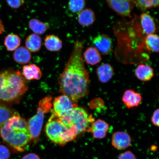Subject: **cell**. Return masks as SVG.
<instances>
[{
	"mask_svg": "<svg viewBox=\"0 0 159 159\" xmlns=\"http://www.w3.org/2000/svg\"><path fill=\"white\" fill-rule=\"evenodd\" d=\"M84 43L77 40L62 74L59 76L60 92L77 102L88 95L89 72L84 66L82 52Z\"/></svg>",
	"mask_w": 159,
	"mask_h": 159,
	"instance_id": "6da1fadb",
	"label": "cell"
},
{
	"mask_svg": "<svg viewBox=\"0 0 159 159\" xmlns=\"http://www.w3.org/2000/svg\"><path fill=\"white\" fill-rule=\"evenodd\" d=\"M0 135L4 142L19 152L25 151L32 140L27 122L17 112L0 126Z\"/></svg>",
	"mask_w": 159,
	"mask_h": 159,
	"instance_id": "7a4b0ae2",
	"label": "cell"
},
{
	"mask_svg": "<svg viewBox=\"0 0 159 159\" xmlns=\"http://www.w3.org/2000/svg\"><path fill=\"white\" fill-rule=\"evenodd\" d=\"M28 89L20 71L11 68L0 71V102L7 105L17 103Z\"/></svg>",
	"mask_w": 159,
	"mask_h": 159,
	"instance_id": "3957f363",
	"label": "cell"
},
{
	"mask_svg": "<svg viewBox=\"0 0 159 159\" xmlns=\"http://www.w3.org/2000/svg\"><path fill=\"white\" fill-rule=\"evenodd\" d=\"M59 118L76 138L81 133L88 131L90 124L94 122L91 116L84 109L78 106Z\"/></svg>",
	"mask_w": 159,
	"mask_h": 159,
	"instance_id": "277c9868",
	"label": "cell"
},
{
	"mask_svg": "<svg viewBox=\"0 0 159 159\" xmlns=\"http://www.w3.org/2000/svg\"><path fill=\"white\" fill-rule=\"evenodd\" d=\"M45 132L52 142L61 146L76 138L71 131L61 122L59 117L53 112L45 125Z\"/></svg>",
	"mask_w": 159,
	"mask_h": 159,
	"instance_id": "5b68a950",
	"label": "cell"
},
{
	"mask_svg": "<svg viewBox=\"0 0 159 159\" xmlns=\"http://www.w3.org/2000/svg\"><path fill=\"white\" fill-rule=\"evenodd\" d=\"M52 97L51 96H47L42 99L39 103L36 114L27 122L32 140L35 142L39 140L45 115L51 110L52 107Z\"/></svg>",
	"mask_w": 159,
	"mask_h": 159,
	"instance_id": "8992f818",
	"label": "cell"
},
{
	"mask_svg": "<svg viewBox=\"0 0 159 159\" xmlns=\"http://www.w3.org/2000/svg\"><path fill=\"white\" fill-rule=\"evenodd\" d=\"M77 106V105L73 102L69 97L62 95L54 99L52 112L60 118Z\"/></svg>",
	"mask_w": 159,
	"mask_h": 159,
	"instance_id": "52a82bcc",
	"label": "cell"
},
{
	"mask_svg": "<svg viewBox=\"0 0 159 159\" xmlns=\"http://www.w3.org/2000/svg\"><path fill=\"white\" fill-rule=\"evenodd\" d=\"M109 7L118 14L123 17H131L134 7L132 0H106Z\"/></svg>",
	"mask_w": 159,
	"mask_h": 159,
	"instance_id": "ba28073f",
	"label": "cell"
},
{
	"mask_svg": "<svg viewBox=\"0 0 159 159\" xmlns=\"http://www.w3.org/2000/svg\"><path fill=\"white\" fill-rule=\"evenodd\" d=\"M111 142L115 148L118 150H124L131 146L132 139L128 133L118 131L113 134Z\"/></svg>",
	"mask_w": 159,
	"mask_h": 159,
	"instance_id": "9c48e42d",
	"label": "cell"
},
{
	"mask_svg": "<svg viewBox=\"0 0 159 159\" xmlns=\"http://www.w3.org/2000/svg\"><path fill=\"white\" fill-rule=\"evenodd\" d=\"M109 124L106 121L98 119L91 124L88 131L92 134L94 138L102 139L106 137L109 130Z\"/></svg>",
	"mask_w": 159,
	"mask_h": 159,
	"instance_id": "30bf717a",
	"label": "cell"
},
{
	"mask_svg": "<svg viewBox=\"0 0 159 159\" xmlns=\"http://www.w3.org/2000/svg\"><path fill=\"white\" fill-rule=\"evenodd\" d=\"M93 43L95 48L103 54H108L112 48V39L107 35H97L93 40Z\"/></svg>",
	"mask_w": 159,
	"mask_h": 159,
	"instance_id": "8fae6325",
	"label": "cell"
},
{
	"mask_svg": "<svg viewBox=\"0 0 159 159\" xmlns=\"http://www.w3.org/2000/svg\"><path fill=\"white\" fill-rule=\"evenodd\" d=\"M140 25L143 33L147 35L153 34L156 31V26L153 19L150 15L144 13L140 15Z\"/></svg>",
	"mask_w": 159,
	"mask_h": 159,
	"instance_id": "7c38bea8",
	"label": "cell"
},
{
	"mask_svg": "<svg viewBox=\"0 0 159 159\" xmlns=\"http://www.w3.org/2000/svg\"><path fill=\"white\" fill-rule=\"evenodd\" d=\"M122 100L127 108L129 109L138 107L142 102V97L140 93L129 89L125 91Z\"/></svg>",
	"mask_w": 159,
	"mask_h": 159,
	"instance_id": "4fadbf2b",
	"label": "cell"
},
{
	"mask_svg": "<svg viewBox=\"0 0 159 159\" xmlns=\"http://www.w3.org/2000/svg\"><path fill=\"white\" fill-rule=\"evenodd\" d=\"M114 73L113 67L108 63L101 65L97 69V74L98 80L103 83L109 82L112 78Z\"/></svg>",
	"mask_w": 159,
	"mask_h": 159,
	"instance_id": "5bb4252c",
	"label": "cell"
},
{
	"mask_svg": "<svg viewBox=\"0 0 159 159\" xmlns=\"http://www.w3.org/2000/svg\"><path fill=\"white\" fill-rule=\"evenodd\" d=\"M14 60L19 64L26 65L30 61L32 55L30 52L25 47H20L14 52Z\"/></svg>",
	"mask_w": 159,
	"mask_h": 159,
	"instance_id": "9a60e30c",
	"label": "cell"
},
{
	"mask_svg": "<svg viewBox=\"0 0 159 159\" xmlns=\"http://www.w3.org/2000/svg\"><path fill=\"white\" fill-rule=\"evenodd\" d=\"M42 43V39L39 35L31 34L25 39V48L30 52H38L41 48Z\"/></svg>",
	"mask_w": 159,
	"mask_h": 159,
	"instance_id": "2e32d148",
	"label": "cell"
},
{
	"mask_svg": "<svg viewBox=\"0 0 159 159\" xmlns=\"http://www.w3.org/2000/svg\"><path fill=\"white\" fill-rule=\"evenodd\" d=\"M135 74L138 79L143 81L151 80L154 75L153 69L152 67L144 64L139 65L135 70Z\"/></svg>",
	"mask_w": 159,
	"mask_h": 159,
	"instance_id": "e0dca14e",
	"label": "cell"
},
{
	"mask_svg": "<svg viewBox=\"0 0 159 159\" xmlns=\"http://www.w3.org/2000/svg\"><path fill=\"white\" fill-rule=\"evenodd\" d=\"M22 74L25 79L29 80H39L42 77L40 69L34 64L25 65L23 68Z\"/></svg>",
	"mask_w": 159,
	"mask_h": 159,
	"instance_id": "ac0fdd59",
	"label": "cell"
},
{
	"mask_svg": "<svg viewBox=\"0 0 159 159\" xmlns=\"http://www.w3.org/2000/svg\"><path fill=\"white\" fill-rule=\"evenodd\" d=\"M44 45L47 50L51 52H57L63 47V42L57 35H48L44 39Z\"/></svg>",
	"mask_w": 159,
	"mask_h": 159,
	"instance_id": "d6986e66",
	"label": "cell"
},
{
	"mask_svg": "<svg viewBox=\"0 0 159 159\" xmlns=\"http://www.w3.org/2000/svg\"><path fill=\"white\" fill-rule=\"evenodd\" d=\"M95 20L94 11L89 9H83L79 13L77 19L79 24L84 27H88L93 25Z\"/></svg>",
	"mask_w": 159,
	"mask_h": 159,
	"instance_id": "ffe728a7",
	"label": "cell"
},
{
	"mask_svg": "<svg viewBox=\"0 0 159 159\" xmlns=\"http://www.w3.org/2000/svg\"><path fill=\"white\" fill-rule=\"evenodd\" d=\"M83 57L87 63L91 65L98 64L102 59L99 52L94 47L88 48L83 53Z\"/></svg>",
	"mask_w": 159,
	"mask_h": 159,
	"instance_id": "44dd1931",
	"label": "cell"
},
{
	"mask_svg": "<svg viewBox=\"0 0 159 159\" xmlns=\"http://www.w3.org/2000/svg\"><path fill=\"white\" fill-rule=\"evenodd\" d=\"M28 25L29 29L34 33L39 35L44 34L50 28L49 23L36 19L30 20Z\"/></svg>",
	"mask_w": 159,
	"mask_h": 159,
	"instance_id": "7402d4cb",
	"label": "cell"
},
{
	"mask_svg": "<svg viewBox=\"0 0 159 159\" xmlns=\"http://www.w3.org/2000/svg\"><path fill=\"white\" fill-rule=\"evenodd\" d=\"M21 43V39L19 36L14 33H10L5 37L4 44L7 50L14 51L20 47Z\"/></svg>",
	"mask_w": 159,
	"mask_h": 159,
	"instance_id": "603a6c76",
	"label": "cell"
},
{
	"mask_svg": "<svg viewBox=\"0 0 159 159\" xmlns=\"http://www.w3.org/2000/svg\"><path fill=\"white\" fill-rule=\"evenodd\" d=\"M159 43V38L158 35L153 34L147 35L145 37L144 45L148 51L158 52Z\"/></svg>",
	"mask_w": 159,
	"mask_h": 159,
	"instance_id": "cb8c5ba5",
	"label": "cell"
},
{
	"mask_svg": "<svg viewBox=\"0 0 159 159\" xmlns=\"http://www.w3.org/2000/svg\"><path fill=\"white\" fill-rule=\"evenodd\" d=\"M16 113L7 105L0 102V126Z\"/></svg>",
	"mask_w": 159,
	"mask_h": 159,
	"instance_id": "d4e9b609",
	"label": "cell"
},
{
	"mask_svg": "<svg viewBox=\"0 0 159 159\" xmlns=\"http://www.w3.org/2000/svg\"><path fill=\"white\" fill-rule=\"evenodd\" d=\"M134 5L142 11L156 7L159 5V0H132Z\"/></svg>",
	"mask_w": 159,
	"mask_h": 159,
	"instance_id": "484cf974",
	"label": "cell"
},
{
	"mask_svg": "<svg viewBox=\"0 0 159 159\" xmlns=\"http://www.w3.org/2000/svg\"><path fill=\"white\" fill-rule=\"evenodd\" d=\"M85 3V0H69V9L73 13H79L84 9Z\"/></svg>",
	"mask_w": 159,
	"mask_h": 159,
	"instance_id": "4316f807",
	"label": "cell"
},
{
	"mask_svg": "<svg viewBox=\"0 0 159 159\" xmlns=\"http://www.w3.org/2000/svg\"><path fill=\"white\" fill-rule=\"evenodd\" d=\"M25 2V0H6L7 4L13 9H17L21 7Z\"/></svg>",
	"mask_w": 159,
	"mask_h": 159,
	"instance_id": "83f0119b",
	"label": "cell"
},
{
	"mask_svg": "<svg viewBox=\"0 0 159 159\" xmlns=\"http://www.w3.org/2000/svg\"><path fill=\"white\" fill-rule=\"evenodd\" d=\"M11 153L8 148L3 145H0V159H9Z\"/></svg>",
	"mask_w": 159,
	"mask_h": 159,
	"instance_id": "f1b7e54d",
	"label": "cell"
},
{
	"mask_svg": "<svg viewBox=\"0 0 159 159\" xmlns=\"http://www.w3.org/2000/svg\"><path fill=\"white\" fill-rule=\"evenodd\" d=\"M118 159H136V156L130 151H127L119 155Z\"/></svg>",
	"mask_w": 159,
	"mask_h": 159,
	"instance_id": "f546056e",
	"label": "cell"
},
{
	"mask_svg": "<svg viewBox=\"0 0 159 159\" xmlns=\"http://www.w3.org/2000/svg\"><path fill=\"white\" fill-rule=\"evenodd\" d=\"M159 109H156V110L154 111L152 116V119H151L152 124L155 125V126L157 127H159Z\"/></svg>",
	"mask_w": 159,
	"mask_h": 159,
	"instance_id": "4dcf8cb0",
	"label": "cell"
},
{
	"mask_svg": "<svg viewBox=\"0 0 159 159\" xmlns=\"http://www.w3.org/2000/svg\"><path fill=\"white\" fill-rule=\"evenodd\" d=\"M21 159H41L38 155L36 154L30 153L24 156Z\"/></svg>",
	"mask_w": 159,
	"mask_h": 159,
	"instance_id": "1f68e13d",
	"label": "cell"
},
{
	"mask_svg": "<svg viewBox=\"0 0 159 159\" xmlns=\"http://www.w3.org/2000/svg\"><path fill=\"white\" fill-rule=\"evenodd\" d=\"M5 31L4 25L2 21L0 19V34H2Z\"/></svg>",
	"mask_w": 159,
	"mask_h": 159,
	"instance_id": "d6a6232c",
	"label": "cell"
}]
</instances>
